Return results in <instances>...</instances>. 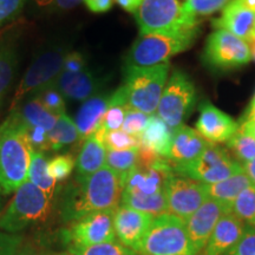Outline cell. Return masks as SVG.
I'll return each mask as SVG.
<instances>
[{"instance_id": "6da1fadb", "label": "cell", "mask_w": 255, "mask_h": 255, "mask_svg": "<svg viewBox=\"0 0 255 255\" xmlns=\"http://www.w3.org/2000/svg\"><path fill=\"white\" fill-rule=\"evenodd\" d=\"M119 175L103 167L89 177L76 176L59 196V214L64 222H73L90 213L116 209L122 199Z\"/></svg>"}, {"instance_id": "7a4b0ae2", "label": "cell", "mask_w": 255, "mask_h": 255, "mask_svg": "<svg viewBox=\"0 0 255 255\" xmlns=\"http://www.w3.org/2000/svg\"><path fill=\"white\" fill-rule=\"evenodd\" d=\"M32 148L23 123L9 113L0 124V188L4 195L14 193L26 182Z\"/></svg>"}, {"instance_id": "3957f363", "label": "cell", "mask_w": 255, "mask_h": 255, "mask_svg": "<svg viewBox=\"0 0 255 255\" xmlns=\"http://www.w3.org/2000/svg\"><path fill=\"white\" fill-rule=\"evenodd\" d=\"M199 26L139 33L126 58V66H155L191 47Z\"/></svg>"}, {"instance_id": "277c9868", "label": "cell", "mask_w": 255, "mask_h": 255, "mask_svg": "<svg viewBox=\"0 0 255 255\" xmlns=\"http://www.w3.org/2000/svg\"><path fill=\"white\" fill-rule=\"evenodd\" d=\"M52 208V199L26 181L14 191L7 208L0 215V231L15 233L45 221Z\"/></svg>"}, {"instance_id": "5b68a950", "label": "cell", "mask_w": 255, "mask_h": 255, "mask_svg": "<svg viewBox=\"0 0 255 255\" xmlns=\"http://www.w3.org/2000/svg\"><path fill=\"white\" fill-rule=\"evenodd\" d=\"M168 63L155 66H126L122 87L128 104L132 109L146 115H154L169 78Z\"/></svg>"}, {"instance_id": "8992f818", "label": "cell", "mask_w": 255, "mask_h": 255, "mask_svg": "<svg viewBox=\"0 0 255 255\" xmlns=\"http://www.w3.org/2000/svg\"><path fill=\"white\" fill-rule=\"evenodd\" d=\"M137 253L141 255H197L183 220L169 213L154 218Z\"/></svg>"}, {"instance_id": "52a82bcc", "label": "cell", "mask_w": 255, "mask_h": 255, "mask_svg": "<svg viewBox=\"0 0 255 255\" xmlns=\"http://www.w3.org/2000/svg\"><path fill=\"white\" fill-rule=\"evenodd\" d=\"M133 15L139 33L195 27L200 24L184 0H142Z\"/></svg>"}, {"instance_id": "ba28073f", "label": "cell", "mask_w": 255, "mask_h": 255, "mask_svg": "<svg viewBox=\"0 0 255 255\" xmlns=\"http://www.w3.org/2000/svg\"><path fill=\"white\" fill-rule=\"evenodd\" d=\"M195 102L196 89L194 83L183 71L175 70L168 78L156 115L174 130L182 126Z\"/></svg>"}, {"instance_id": "9c48e42d", "label": "cell", "mask_w": 255, "mask_h": 255, "mask_svg": "<svg viewBox=\"0 0 255 255\" xmlns=\"http://www.w3.org/2000/svg\"><path fill=\"white\" fill-rule=\"evenodd\" d=\"M68 51L62 47H55L44 51L34 58L18 84L9 110L23 103L26 97L36 95L44 88L55 84L63 70L64 60Z\"/></svg>"}, {"instance_id": "30bf717a", "label": "cell", "mask_w": 255, "mask_h": 255, "mask_svg": "<svg viewBox=\"0 0 255 255\" xmlns=\"http://www.w3.org/2000/svg\"><path fill=\"white\" fill-rule=\"evenodd\" d=\"M174 170L199 182L212 184L242 173L244 168L225 148L208 143L202 154L195 161L184 167L174 168Z\"/></svg>"}, {"instance_id": "8fae6325", "label": "cell", "mask_w": 255, "mask_h": 255, "mask_svg": "<svg viewBox=\"0 0 255 255\" xmlns=\"http://www.w3.org/2000/svg\"><path fill=\"white\" fill-rule=\"evenodd\" d=\"M251 59L250 44L231 32L215 30L206 41L203 60L210 68L228 71L247 65Z\"/></svg>"}, {"instance_id": "7c38bea8", "label": "cell", "mask_w": 255, "mask_h": 255, "mask_svg": "<svg viewBox=\"0 0 255 255\" xmlns=\"http://www.w3.org/2000/svg\"><path fill=\"white\" fill-rule=\"evenodd\" d=\"M167 213L182 219L183 221L195 213L208 199L205 183L199 182L173 170L164 188Z\"/></svg>"}, {"instance_id": "4fadbf2b", "label": "cell", "mask_w": 255, "mask_h": 255, "mask_svg": "<svg viewBox=\"0 0 255 255\" xmlns=\"http://www.w3.org/2000/svg\"><path fill=\"white\" fill-rule=\"evenodd\" d=\"M115 210H101L90 213L83 218L70 222V227L65 229L64 237L75 246H95L105 242L116 241L114 227Z\"/></svg>"}, {"instance_id": "5bb4252c", "label": "cell", "mask_w": 255, "mask_h": 255, "mask_svg": "<svg viewBox=\"0 0 255 255\" xmlns=\"http://www.w3.org/2000/svg\"><path fill=\"white\" fill-rule=\"evenodd\" d=\"M154 216L121 205L115 210L114 227L116 238L124 246L138 251L139 245L150 228Z\"/></svg>"}, {"instance_id": "9a60e30c", "label": "cell", "mask_w": 255, "mask_h": 255, "mask_svg": "<svg viewBox=\"0 0 255 255\" xmlns=\"http://www.w3.org/2000/svg\"><path fill=\"white\" fill-rule=\"evenodd\" d=\"M223 214H228L225 207L214 200L207 199L195 213L184 220L187 233L197 254L206 246L216 223Z\"/></svg>"}, {"instance_id": "2e32d148", "label": "cell", "mask_w": 255, "mask_h": 255, "mask_svg": "<svg viewBox=\"0 0 255 255\" xmlns=\"http://www.w3.org/2000/svg\"><path fill=\"white\" fill-rule=\"evenodd\" d=\"M209 142H207L196 129L182 124L173 130L168 161L174 168L190 164L202 154Z\"/></svg>"}, {"instance_id": "e0dca14e", "label": "cell", "mask_w": 255, "mask_h": 255, "mask_svg": "<svg viewBox=\"0 0 255 255\" xmlns=\"http://www.w3.org/2000/svg\"><path fill=\"white\" fill-rule=\"evenodd\" d=\"M238 129L239 123L209 102L201 107L196 130L207 142L213 144L226 143Z\"/></svg>"}, {"instance_id": "ac0fdd59", "label": "cell", "mask_w": 255, "mask_h": 255, "mask_svg": "<svg viewBox=\"0 0 255 255\" xmlns=\"http://www.w3.org/2000/svg\"><path fill=\"white\" fill-rule=\"evenodd\" d=\"M246 225L233 213L223 214L216 223L206 246L197 255H223L232 250L244 234Z\"/></svg>"}, {"instance_id": "d6986e66", "label": "cell", "mask_w": 255, "mask_h": 255, "mask_svg": "<svg viewBox=\"0 0 255 255\" xmlns=\"http://www.w3.org/2000/svg\"><path fill=\"white\" fill-rule=\"evenodd\" d=\"M216 30H225L250 41L255 37V9H250L229 1L222 9V14L213 20Z\"/></svg>"}, {"instance_id": "ffe728a7", "label": "cell", "mask_w": 255, "mask_h": 255, "mask_svg": "<svg viewBox=\"0 0 255 255\" xmlns=\"http://www.w3.org/2000/svg\"><path fill=\"white\" fill-rule=\"evenodd\" d=\"M55 85L65 100L85 102L100 92L101 81L85 69L78 72L62 71Z\"/></svg>"}, {"instance_id": "44dd1931", "label": "cell", "mask_w": 255, "mask_h": 255, "mask_svg": "<svg viewBox=\"0 0 255 255\" xmlns=\"http://www.w3.org/2000/svg\"><path fill=\"white\" fill-rule=\"evenodd\" d=\"M110 96L111 95L98 92L97 95L83 102L75 119L81 141H84L88 137L94 135L101 128L104 115L109 108Z\"/></svg>"}, {"instance_id": "7402d4cb", "label": "cell", "mask_w": 255, "mask_h": 255, "mask_svg": "<svg viewBox=\"0 0 255 255\" xmlns=\"http://www.w3.org/2000/svg\"><path fill=\"white\" fill-rule=\"evenodd\" d=\"M107 151V146L104 145L103 139L100 138L96 133L84 139L77 159H76L77 177H89L105 167Z\"/></svg>"}, {"instance_id": "603a6c76", "label": "cell", "mask_w": 255, "mask_h": 255, "mask_svg": "<svg viewBox=\"0 0 255 255\" xmlns=\"http://www.w3.org/2000/svg\"><path fill=\"white\" fill-rule=\"evenodd\" d=\"M251 184L250 178L242 171V173L233 175L220 182L205 184V188L208 199L216 201L225 207L226 212L232 213V206L234 201Z\"/></svg>"}, {"instance_id": "cb8c5ba5", "label": "cell", "mask_w": 255, "mask_h": 255, "mask_svg": "<svg viewBox=\"0 0 255 255\" xmlns=\"http://www.w3.org/2000/svg\"><path fill=\"white\" fill-rule=\"evenodd\" d=\"M173 130L154 114L149 117L144 131L139 137V145L161 157L167 158Z\"/></svg>"}, {"instance_id": "d4e9b609", "label": "cell", "mask_w": 255, "mask_h": 255, "mask_svg": "<svg viewBox=\"0 0 255 255\" xmlns=\"http://www.w3.org/2000/svg\"><path fill=\"white\" fill-rule=\"evenodd\" d=\"M25 127H36L50 131L58 121V116L51 114L36 97H30L14 109L9 110Z\"/></svg>"}, {"instance_id": "484cf974", "label": "cell", "mask_w": 255, "mask_h": 255, "mask_svg": "<svg viewBox=\"0 0 255 255\" xmlns=\"http://www.w3.org/2000/svg\"><path fill=\"white\" fill-rule=\"evenodd\" d=\"M18 44L6 34L0 39V103L7 94L18 68Z\"/></svg>"}, {"instance_id": "4316f807", "label": "cell", "mask_w": 255, "mask_h": 255, "mask_svg": "<svg viewBox=\"0 0 255 255\" xmlns=\"http://www.w3.org/2000/svg\"><path fill=\"white\" fill-rule=\"evenodd\" d=\"M47 138H49V149L55 151L62 150L66 146L81 141L76 123L66 114L58 117L55 127L47 132Z\"/></svg>"}, {"instance_id": "83f0119b", "label": "cell", "mask_w": 255, "mask_h": 255, "mask_svg": "<svg viewBox=\"0 0 255 255\" xmlns=\"http://www.w3.org/2000/svg\"><path fill=\"white\" fill-rule=\"evenodd\" d=\"M129 104H128L127 94L124 88L121 87L110 96L109 108L104 115L103 122L98 130L103 132L114 131V130L122 129L124 119L129 110Z\"/></svg>"}, {"instance_id": "f1b7e54d", "label": "cell", "mask_w": 255, "mask_h": 255, "mask_svg": "<svg viewBox=\"0 0 255 255\" xmlns=\"http://www.w3.org/2000/svg\"><path fill=\"white\" fill-rule=\"evenodd\" d=\"M47 162L49 161H47L45 152L33 150L27 181L43 190L51 199H53L56 194L57 182L53 178H51L47 173Z\"/></svg>"}, {"instance_id": "f546056e", "label": "cell", "mask_w": 255, "mask_h": 255, "mask_svg": "<svg viewBox=\"0 0 255 255\" xmlns=\"http://www.w3.org/2000/svg\"><path fill=\"white\" fill-rule=\"evenodd\" d=\"M137 163H138V148L107 151L105 167L111 169L119 175L122 184L128 175L137 167Z\"/></svg>"}, {"instance_id": "4dcf8cb0", "label": "cell", "mask_w": 255, "mask_h": 255, "mask_svg": "<svg viewBox=\"0 0 255 255\" xmlns=\"http://www.w3.org/2000/svg\"><path fill=\"white\" fill-rule=\"evenodd\" d=\"M226 145L231 151L232 157H234L235 161H238L241 165L255 158V138L240 128L226 142Z\"/></svg>"}, {"instance_id": "1f68e13d", "label": "cell", "mask_w": 255, "mask_h": 255, "mask_svg": "<svg viewBox=\"0 0 255 255\" xmlns=\"http://www.w3.org/2000/svg\"><path fill=\"white\" fill-rule=\"evenodd\" d=\"M232 213L245 225L255 228V186L246 188L232 206Z\"/></svg>"}, {"instance_id": "d6a6232c", "label": "cell", "mask_w": 255, "mask_h": 255, "mask_svg": "<svg viewBox=\"0 0 255 255\" xmlns=\"http://www.w3.org/2000/svg\"><path fill=\"white\" fill-rule=\"evenodd\" d=\"M68 251L73 255H141L117 241L105 242L89 247L69 245Z\"/></svg>"}, {"instance_id": "836d02e7", "label": "cell", "mask_w": 255, "mask_h": 255, "mask_svg": "<svg viewBox=\"0 0 255 255\" xmlns=\"http://www.w3.org/2000/svg\"><path fill=\"white\" fill-rule=\"evenodd\" d=\"M95 133L103 139L108 150H128V149H135L139 146V138L129 135L122 129L108 132L97 130Z\"/></svg>"}, {"instance_id": "e575fe53", "label": "cell", "mask_w": 255, "mask_h": 255, "mask_svg": "<svg viewBox=\"0 0 255 255\" xmlns=\"http://www.w3.org/2000/svg\"><path fill=\"white\" fill-rule=\"evenodd\" d=\"M31 97H36L44 108L50 111L51 114L56 115V116H62L65 113V98L60 94L58 89L55 84L50 85V87L44 88L43 90L37 92L36 95L31 96Z\"/></svg>"}, {"instance_id": "d590c367", "label": "cell", "mask_w": 255, "mask_h": 255, "mask_svg": "<svg viewBox=\"0 0 255 255\" xmlns=\"http://www.w3.org/2000/svg\"><path fill=\"white\" fill-rule=\"evenodd\" d=\"M76 167V161L70 154L58 155L47 162V173L56 182L68 178Z\"/></svg>"}, {"instance_id": "8d00e7d4", "label": "cell", "mask_w": 255, "mask_h": 255, "mask_svg": "<svg viewBox=\"0 0 255 255\" xmlns=\"http://www.w3.org/2000/svg\"><path fill=\"white\" fill-rule=\"evenodd\" d=\"M150 116L151 115H146L138 110L132 109V108H129V110H128L126 115V119H124L122 130H124L127 133H129V135L139 138L142 132L144 131Z\"/></svg>"}, {"instance_id": "74e56055", "label": "cell", "mask_w": 255, "mask_h": 255, "mask_svg": "<svg viewBox=\"0 0 255 255\" xmlns=\"http://www.w3.org/2000/svg\"><path fill=\"white\" fill-rule=\"evenodd\" d=\"M187 7L195 17H206L223 9L229 0H184Z\"/></svg>"}, {"instance_id": "f35d334b", "label": "cell", "mask_w": 255, "mask_h": 255, "mask_svg": "<svg viewBox=\"0 0 255 255\" xmlns=\"http://www.w3.org/2000/svg\"><path fill=\"white\" fill-rule=\"evenodd\" d=\"M223 255H255V228L246 225L238 244Z\"/></svg>"}, {"instance_id": "ab89813d", "label": "cell", "mask_w": 255, "mask_h": 255, "mask_svg": "<svg viewBox=\"0 0 255 255\" xmlns=\"http://www.w3.org/2000/svg\"><path fill=\"white\" fill-rule=\"evenodd\" d=\"M26 0H0V27L20 13Z\"/></svg>"}, {"instance_id": "60d3db41", "label": "cell", "mask_w": 255, "mask_h": 255, "mask_svg": "<svg viewBox=\"0 0 255 255\" xmlns=\"http://www.w3.org/2000/svg\"><path fill=\"white\" fill-rule=\"evenodd\" d=\"M23 244L20 235L0 231V255H15Z\"/></svg>"}, {"instance_id": "b9f144b4", "label": "cell", "mask_w": 255, "mask_h": 255, "mask_svg": "<svg viewBox=\"0 0 255 255\" xmlns=\"http://www.w3.org/2000/svg\"><path fill=\"white\" fill-rule=\"evenodd\" d=\"M82 0H33L39 8L47 11H65L79 5Z\"/></svg>"}, {"instance_id": "7bdbcfd3", "label": "cell", "mask_w": 255, "mask_h": 255, "mask_svg": "<svg viewBox=\"0 0 255 255\" xmlns=\"http://www.w3.org/2000/svg\"><path fill=\"white\" fill-rule=\"evenodd\" d=\"M85 69H88V64L84 56L79 52H69L64 60L62 71L78 72Z\"/></svg>"}, {"instance_id": "ee69618b", "label": "cell", "mask_w": 255, "mask_h": 255, "mask_svg": "<svg viewBox=\"0 0 255 255\" xmlns=\"http://www.w3.org/2000/svg\"><path fill=\"white\" fill-rule=\"evenodd\" d=\"M94 13H104L113 7L115 0H82Z\"/></svg>"}, {"instance_id": "f6af8a7d", "label": "cell", "mask_w": 255, "mask_h": 255, "mask_svg": "<svg viewBox=\"0 0 255 255\" xmlns=\"http://www.w3.org/2000/svg\"><path fill=\"white\" fill-rule=\"evenodd\" d=\"M15 255H53L44 248L32 244H21Z\"/></svg>"}, {"instance_id": "bcb514c9", "label": "cell", "mask_w": 255, "mask_h": 255, "mask_svg": "<svg viewBox=\"0 0 255 255\" xmlns=\"http://www.w3.org/2000/svg\"><path fill=\"white\" fill-rule=\"evenodd\" d=\"M116 1L127 12L135 14L139 7V5H141L142 0H116Z\"/></svg>"}, {"instance_id": "7dc6e473", "label": "cell", "mask_w": 255, "mask_h": 255, "mask_svg": "<svg viewBox=\"0 0 255 255\" xmlns=\"http://www.w3.org/2000/svg\"><path fill=\"white\" fill-rule=\"evenodd\" d=\"M245 122H255V95L254 97L252 98V102L250 103V105H248L246 111H245L244 116L241 117L239 124L245 123Z\"/></svg>"}, {"instance_id": "c3c4849f", "label": "cell", "mask_w": 255, "mask_h": 255, "mask_svg": "<svg viewBox=\"0 0 255 255\" xmlns=\"http://www.w3.org/2000/svg\"><path fill=\"white\" fill-rule=\"evenodd\" d=\"M242 168H244V173L250 178L251 183L255 186V158L252 159L248 163L242 165Z\"/></svg>"}, {"instance_id": "681fc988", "label": "cell", "mask_w": 255, "mask_h": 255, "mask_svg": "<svg viewBox=\"0 0 255 255\" xmlns=\"http://www.w3.org/2000/svg\"><path fill=\"white\" fill-rule=\"evenodd\" d=\"M239 128H240L241 130H244L245 132L250 133L251 136H253L255 138V122L241 123V124H239Z\"/></svg>"}, {"instance_id": "f907efd6", "label": "cell", "mask_w": 255, "mask_h": 255, "mask_svg": "<svg viewBox=\"0 0 255 255\" xmlns=\"http://www.w3.org/2000/svg\"><path fill=\"white\" fill-rule=\"evenodd\" d=\"M235 4L250 9H255V0H233Z\"/></svg>"}, {"instance_id": "816d5d0a", "label": "cell", "mask_w": 255, "mask_h": 255, "mask_svg": "<svg viewBox=\"0 0 255 255\" xmlns=\"http://www.w3.org/2000/svg\"><path fill=\"white\" fill-rule=\"evenodd\" d=\"M250 49H251V55H252V58L255 60V37L252 39L250 43Z\"/></svg>"}, {"instance_id": "f5cc1de1", "label": "cell", "mask_w": 255, "mask_h": 255, "mask_svg": "<svg viewBox=\"0 0 255 255\" xmlns=\"http://www.w3.org/2000/svg\"><path fill=\"white\" fill-rule=\"evenodd\" d=\"M2 205H4V193H2L1 188H0V213H1Z\"/></svg>"}, {"instance_id": "db71d44e", "label": "cell", "mask_w": 255, "mask_h": 255, "mask_svg": "<svg viewBox=\"0 0 255 255\" xmlns=\"http://www.w3.org/2000/svg\"><path fill=\"white\" fill-rule=\"evenodd\" d=\"M53 255H73L72 253H70L69 251H64V252H59V253H56Z\"/></svg>"}]
</instances>
